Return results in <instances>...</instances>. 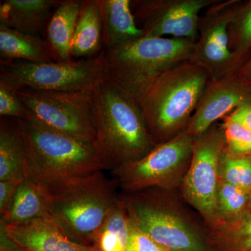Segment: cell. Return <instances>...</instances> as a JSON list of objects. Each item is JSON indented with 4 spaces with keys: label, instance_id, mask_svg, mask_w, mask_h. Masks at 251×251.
I'll return each mask as SVG.
<instances>
[{
    "label": "cell",
    "instance_id": "1",
    "mask_svg": "<svg viewBox=\"0 0 251 251\" xmlns=\"http://www.w3.org/2000/svg\"><path fill=\"white\" fill-rule=\"evenodd\" d=\"M92 120L94 146L112 173L156 148L138 103L107 77L92 90Z\"/></svg>",
    "mask_w": 251,
    "mask_h": 251
},
{
    "label": "cell",
    "instance_id": "2",
    "mask_svg": "<svg viewBox=\"0 0 251 251\" xmlns=\"http://www.w3.org/2000/svg\"><path fill=\"white\" fill-rule=\"evenodd\" d=\"M35 186L50 217L68 237L88 248L120 200L114 183L103 172L66 182Z\"/></svg>",
    "mask_w": 251,
    "mask_h": 251
},
{
    "label": "cell",
    "instance_id": "3",
    "mask_svg": "<svg viewBox=\"0 0 251 251\" xmlns=\"http://www.w3.org/2000/svg\"><path fill=\"white\" fill-rule=\"evenodd\" d=\"M210 77L191 60L160 75L140 100V110L149 133L161 145L186 128Z\"/></svg>",
    "mask_w": 251,
    "mask_h": 251
},
{
    "label": "cell",
    "instance_id": "4",
    "mask_svg": "<svg viewBox=\"0 0 251 251\" xmlns=\"http://www.w3.org/2000/svg\"><path fill=\"white\" fill-rule=\"evenodd\" d=\"M16 120L27 148V178L34 184L66 182L106 170L94 143L50 130L29 119Z\"/></svg>",
    "mask_w": 251,
    "mask_h": 251
},
{
    "label": "cell",
    "instance_id": "5",
    "mask_svg": "<svg viewBox=\"0 0 251 251\" xmlns=\"http://www.w3.org/2000/svg\"><path fill=\"white\" fill-rule=\"evenodd\" d=\"M196 41L145 36L103 50L106 77L139 103L160 75L191 59Z\"/></svg>",
    "mask_w": 251,
    "mask_h": 251
},
{
    "label": "cell",
    "instance_id": "6",
    "mask_svg": "<svg viewBox=\"0 0 251 251\" xmlns=\"http://www.w3.org/2000/svg\"><path fill=\"white\" fill-rule=\"evenodd\" d=\"M105 78L103 50L90 58L68 62H0V82L16 91L25 88L59 92L90 90Z\"/></svg>",
    "mask_w": 251,
    "mask_h": 251
},
{
    "label": "cell",
    "instance_id": "7",
    "mask_svg": "<svg viewBox=\"0 0 251 251\" xmlns=\"http://www.w3.org/2000/svg\"><path fill=\"white\" fill-rule=\"evenodd\" d=\"M92 90L59 92L25 88L16 92L25 110L23 118L57 133L94 143Z\"/></svg>",
    "mask_w": 251,
    "mask_h": 251
},
{
    "label": "cell",
    "instance_id": "8",
    "mask_svg": "<svg viewBox=\"0 0 251 251\" xmlns=\"http://www.w3.org/2000/svg\"><path fill=\"white\" fill-rule=\"evenodd\" d=\"M122 196L132 224L170 251H206L197 227L158 193Z\"/></svg>",
    "mask_w": 251,
    "mask_h": 251
},
{
    "label": "cell",
    "instance_id": "9",
    "mask_svg": "<svg viewBox=\"0 0 251 251\" xmlns=\"http://www.w3.org/2000/svg\"><path fill=\"white\" fill-rule=\"evenodd\" d=\"M193 140L184 130L156 145L141 159L112 172L119 186L129 193L151 188L170 190L182 184L193 156Z\"/></svg>",
    "mask_w": 251,
    "mask_h": 251
},
{
    "label": "cell",
    "instance_id": "10",
    "mask_svg": "<svg viewBox=\"0 0 251 251\" xmlns=\"http://www.w3.org/2000/svg\"><path fill=\"white\" fill-rule=\"evenodd\" d=\"M225 150L222 126L213 125L194 138L191 164L181 184L186 201L209 224L216 219L220 163Z\"/></svg>",
    "mask_w": 251,
    "mask_h": 251
},
{
    "label": "cell",
    "instance_id": "11",
    "mask_svg": "<svg viewBox=\"0 0 251 251\" xmlns=\"http://www.w3.org/2000/svg\"><path fill=\"white\" fill-rule=\"evenodd\" d=\"M235 2L215 3L200 18L198 39L191 61L205 69L211 81L232 76L237 60L229 45V25L237 10Z\"/></svg>",
    "mask_w": 251,
    "mask_h": 251
},
{
    "label": "cell",
    "instance_id": "12",
    "mask_svg": "<svg viewBox=\"0 0 251 251\" xmlns=\"http://www.w3.org/2000/svg\"><path fill=\"white\" fill-rule=\"evenodd\" d=\"M215 0L138 1L136 16L143 21L145 36L187 39L196 41L200 13Z\"/></svg>",
    "mask_w": 251,
    "mask_h": 251
},
{
    "label": "cell",
    "instance_id": "13",
    "mask_svg": "<svg viewBox=\"0 0 251 251\" xmlns=\"http://www.w3.org/2000/svg\"><path fill=\"white\" fill-rule=\"evenodd\" d=\"M249 103H251V84L232 76L210 81L184 130L196 138L205 133L219 119Z\"/></svg>",
    "mask_w": 251,
    "mask_h": 251
},
{
    "label": "cell",
    "instance_id": "14",
    "mask_svg": "<svg viewBox=\"0 0 251 251\" xmlns=\"http://www.w3.org/2000/svg\"><path fill=\"white\" fill-rule=\"evenodd\" d=\"M0 226L25 251H91L68 237L50 217L15 225L6 224L1 219Z\"/></svg>",
    "mask_w": 251,
    "mask_h": 251
},
{
    "label": "cell",
    "instance_id": "15",
    "mask_svg": "<svg viewBox=\"0 0 251 251\" xmlns=\"http://www.w3.org/2000/svg\"><path fill=\"white\" fill-rule=\"evenodd\" d=\"M101 18L103 44L110 49L145 36L135 23L129 0H95Z\"/></svg>",
    "mask_w": 251,
    "mask_h": 251
},
{
    "label": "cell",
    "instance_id": "16",
    "mask_svg": "<svg viewBox=\"0 0 251 251\" xmlns=\"http://www.w3.org/2000/svg\"><path fill=\"white\" fill-rule=\"evenodd\" d=\"M59 0H4L0 4V25L36 36Z\"/></svg>",
    "mask_w": 251,
    "mask_h": 251
},
{
    "label": "cell",
    "instance_id": "17",
    "mask_svg": "<svg viewBox=\"0 0 251 251\" xmlns=\"http://www.w3.org/2000/svg\"><path fill=\"white\" fill-rule=\"evenodd\" d=\"M79 0H64L56 6L49 19L47 43L55 61L72 60V41L77 17L82 6Z\"/></svg>",
    "mask_w": 251,
    "mask_h": 251
},
{
    "label": "cell",
    "instance_id": "18",
    "mask_svg": "<svg viewBox=\"0 0 251 251\" xmlns=\"http://www.w3.org/2000/svg\"><path fill=\"white\" fill-rule=\"evenodd\" d=\"M27 148L17 120L3 117L0 122V181L27 178Z\"/></svg>",
    "mask_w": 251,
    "mask_h": 251
},
{
    "label": "cell",
    "instance_id": "19",
    "mask_svg": "<svg viewBox=\"0 0 251 251\" xmlns=\"http://www.w3.org/2000/svg\"><path fill=\"white\" fill-rule=\"evenodd\" d=\"M103 44L101 18L95 0L82 1L72 46V57L90 58L97 56Z\"/></svg>",
    "mask_w": 251,
    "mask_h": 251
},
{
    "label": "cell",
    "instance_id": "20",
    "mask_svg": "<svg viewBox=\"0 0 251 251\" xmlns=\"http://www.w3.org/2000/svg\"><path fill=\"white\" fill-rule=\"evenodd\" d=\"M1 60H23L34 63L55 61L47 41L0 25Z\"/></svg>",
    "mask_w": 251,
    "mask_h": 251
},
{
    "label": "cell",
    "instance_id": "21",
    "mask_svg": "<svg viewBox=\"0 0 251 251\" xmlns=\"http://www.w3.org/2000/svg\"><path fill=\"white\" fill-rule=\"evenodd\" d=\"M130 220L125 201L120 200L91 242V251H126Z\"/></svg>",
    "mask_w": 251,
    "mask_h": 251
},
{
    "label": "cell",
    "instance_id": "22",
    "mask_svg": "<svg viewBox=\"0 0 251 251\" xmlns=\"http://www.w3.org/2000/svg\"><path fill=\"white\" fill-rule=\"evenodd\" d=\"M50 217L42 195L27 178L20 185L9 205L1 214L8 224H21L39 218Z\"/></svg>",
    "mask_w": 251,
    "mask_h": 251
},
{
    "label": "cell",
    "instance_id": "23",
    "mask_svg": "<svg viewBox=\"0 0 251 251\" xmlns=\"http://www.w3.org/2000/svg\"><path fill=\"white\" fill-rule=\"evenodd\" d=\"M249 193L219 179L216 216L213 222L232 219L241 215L249 209Z\"/></svg>",
    "mask_w": 251,
    "mask_h": 251
},
{
    "label": "cell",
    "instance_id": "24",
    "mask_svg": "<svg viewBox=\"0 0 251 251\" xmlns=\"http://www.w3.org/2000/svg\"><path fill=\"white\" fill-rule=\"evenodd\" d=\"M210 225L220 237L239 250L251 251V211L249 209L234 219L216 221Z\"/></svg>",
    "mask_w": 251,
    "mask_h": 251
},
{
    "label": "cell",
    "instance_id": "25",
    "mask_svg": "<svg viewBox=\"0 0 251 251\" xmlns=\"http://www.w3.org/2000/svg\"><path fill=\"white\" fill-rule=\"evenodd\" d=\"M219 179L249 194L251 192V156H234L225 150L220 163Z\"/></svg>",
    "mask_w": 251,
    "mask_h": 251
},
{
    "label": "cell",
    "instance_id": "26",
    "mask_svg": "<svg viewBox=\"0 0 251 251\" xmlns=\"http://www.w3.org/2000/svg\"><path fill=\"white\" fill-rule=\"evenodd\" d=\"M222 126L226 150L234 156H251V133L240 124L225 117Z\"/></svg>",
    "mask_w": 251,
    "mask_h": 251
},
{
    "label": "cell",
    "instance_id": "27",
    "mask_svg": "<svg viewBox=\"0 0 251 251\" xmlns=\"http://www.w3.org/2000/svg\"><path fill=\"white\" fill-rule=\"evenodd\" d=\"M232 28L235 41L233 53L238 59L251 48V1L243 9H237L229 25Z\"/></svg>",
    "mask_w": 251,
    "mask_h": 251
},
{
    "label": "cell",
    "instance_id": "28",
    "mask_svg": "<svg viewBox=\"0 0 251 251\" xmlns=\"http://www.w3.org/2000/svg\"><path fill=\"white\" fill-rule=\"evenodd\" d=\"M0 115L3 117L21 119L25 116V110L18 99L16 90L0 82Z\"/></svg>",
    "mask_w": 251,
    "mask_h": 251
},
{
    "label": "cell",
    "instance_id": "29",
    "mask_svg": "<svg viewBox=\"0 0 251 251\" xmlns=\"http://www.w3.org/2000/svg\"><path fill=\"white\" fill-rule=\"evenodd\" d=\"M126 251H170L144 233L130 221L129 236Z\"/></svg>",
    "mask_w": 251,
    "mask_h": 251
},
{
    "label": "cell",
    "instance_id": "30",
    "mask_svg": "<svg viewBox=\"0 0 251 251\" xmlns=\"http://www.w3.org/2000/svg\"><path fill=\"white\" fill-rule=\"evenodd\" d=\"M25 180V179L24 178H11V179L0 181V212L1 214L9 205L18 188Z\"/></svg>",
    "mask_w": 251,
    "mask_h": 251
},
{
    "label": "cell",
    "instance_id": "31",
    "mask_svg": "<svg viewBox=\"0 0 251 251\" xmlns=\"http://www.w3.org/2000/svg\"><path fill=\"white\" fill-rule=\"evenodd\" d=\"M227 117L240 124L251 133V103L238 107Z\"/></svg>",
    "mask_w": 251,
    "mask_h": 251
},
{
    "label": "cell",
    "instance_id": "32",
    "mask_svg": "<svg viewBox=\"0 0 251 251\" xmlns=\"http://www.w3.org/2000/svg\"><path fill=\"white\" fill-rule=\"evenodd\" d=\"M240 76L242 80L245 81L248 83L251 84V59L247 63L245 67L243 69L242 75Z\"/></svg>",
    "mask_w": 251,
    "mask_h": 251
},
{
    "label": "cell",
    "instance_id": "33",
    "mask_svg": "<svg viewBox=\"0 0 251 251\" xmlns=\"http://www.w3.org/2000/svg\"><path fill=\"white\" fill-rule=\"evenodd\" d=\"M249 210L251 211V192L249 193Z\"/></svg>",
    "mask_w": 251,
    "mask_h": 251
}]
</instances>
